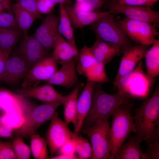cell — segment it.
Instances as JSON below:
<instances>
[{
    "label": "cell",
    "instance_id": "13",
    "mask_svg": "<svg viewBox=\"0 0 159 159\" xmlns=\"http://www.w3.org/2000/svg\"><path fill=\"white\" fill-rule=\"evenodd\" d=\"M57 70V63L52 57L46 56L30 68L23 80L21 86L25 88L41 81L45 82Z\"/></svg>",
    "mask_w": 159,
    "mask_h": 159
},
{
    "label": "cell",
    "instance_id": "21",
    "mask_svg": "<svg viewBox=\"0 0 159 159\" xmlns=\"http://www.w3.org/2000/svg\"><path fill=\"white\" fill-rule=\"evenodd\" d=\"M64 6L74 29L91 25L110 13L108 11L104 12L76 11L74 9L72 5H66Z\"/></svg>",
    "mask_w": 159,
    "mask_h": 159
},
{
    "label": "cell",
    "instance_id": "25",
    "mask_svg": "<svg viewBox=\"0 0 159 159\" xmlns=\"http://www.w3.org/2000/svg\"><path fill=\"white\" fill-rule=\"evenodd\" d=\"M151 48L148 50L145 56L146 73L150 81L154 82L159 74V39H156Z\"/></svg>",
    "mask_w": 159,
    "mask_h": 159
},
{
    "label": "cell",
    "instance_id": "16",
    "mask_svg": "<svg viewBox=\"0 0 159 159\" xmlns=\"http://www.w3.org/2000/svg\"><path fill=\"white\" fill-rule=\"evenodd\" d=\"M16 50L27 62L29 69L39 60L47 56L46 52L42 46L32 35L24 34L22 39Z\"/></svg>",
    "mask_w": 159,
    "mask_h": 159
},
{
    "label": "cell",
    "instance_id": "49",
    "mask_svg": "<svg viewBox=\"0 0 159 159\" xmlns=\"http://www.w3.org/2000/svg\"><path fill=\"white\" fill-rule=\"evenodd\" d=\"M5 10L3 5L0 2V13L4 11Z\"/></svg>",
    "mask_w": 159,
    "mask_h": 159
},
{
    "label": "cell",
    "instance_id": "18",
    "mask_svg": "<svg viewBox=\"0 0 159 159\" xmlns=\"http://www.w3.org/2000/svg\"><path fill=\"white\" fill-rule=\"evenodd\" d=\"M148 47L141 44L131 45L124 52L114 82L133 70L145 57Z\"/></svg>",
    "mask_w": 159,
    "mask_h": 159
},
{
    "label": "cell",
    "instance_id": "37",
    "mask_svg": "<svg viewBox=\"0 0 159 159\" xmlns=\"http://www.w3.org/2000/svg\"><path fill=\"white\" fill-rule=\"evenodd\" d=\"M11 143L0 140V159H16Z\"/></svg>",
    "mask_w": 159,
    "mask_h": 159
},
{
    "label": "cell",
    "instance_id": "48",
    "mask_svg": "<svg viewBox=\"0 0 159 159\" xmlns=\"http://www.w3.org/2000/svg\"><path fill=\"white\" fill-rule=\"evenodd\" d=\"M84 0H75V3L73 6L74 7H77L80 5Z\"/></svg>",
    "mask_w": 159,
    "mask_h": 159
},
{
    "label": "cell",
    "instance_id": "2",
    "mask_svg": "<svg viewBox=\"0 0 159 159\" xmlns=\"http://www.w3.org/2000/svg\"><path fill=\"white\" fill-rule=\"evenodd\" d=\"M133 117L135 125V138L140 144L146 141L159 124V84L149 98L138 108L134 109Z\"/></svg>",
    "mask_w": 159,
    "mask_h": 159
},
{
    "label": "cell",
    "instance_id": "3",
    "mask_svg": "<svg viewBox=\"0 0 159 159\" xmlns=\"http://www.w3.org/2000/svg\"><path fill=\"white\" fill-rule=\"evenodd\" d=\"M132 105L130 102L123 103L115 108L112 112L111 159H112L118 148L124 143L130 133L135 132V125L131 114Z\"/></svg>",
    "mask_w": 159,
    "mask_h": 159
},
{
    "label": "cell",
    "instance_id": "14",
    "mask_svg": "<svg viewBox=\"0 0 159 159\" xmlns=\"http://www.w3.org/2000/svg\"><path fill=\"white\" fill-rule=\"evenodd\" d=\"M59 21V17L54 13L48 14L33 35L46 52L53 48L60 34L58 30Z\"/></svg>",
    "mask_w": 159,
    "mask_h": 159
},
{
    "label": "cell",
    "instance_id": "8",
    "mask_svg": "<svg viewBox=\"0 0 159 159\" xmlns=\"http://www.w3.org/2000/svg\"><path fill=\"white\" fill-rule=\"evenodd\" d=\"M105 66L96 59L90 47L85 45L78 53L76 71L85 76L87 80L100 84L110 82Z\"/></svg>",
    "mask_w": 159,
    "mask_h": 159
},
{
    "label": "cell",
    "instance_id": "38",
    "mask_svg": "<svg viewBox=\"0 0 159 159\" xmlns=\"http://www.w3.org/2000/svg\"><path fill=\"white\" fill-rule=\"evenodd\" d=\"M159 159V141L147 145L145 152L143 153L142 159Z\"/></svg>",
    "mask_w": 159,
    "mask_h": 159
},
{
    "label": "cell",
    "instance_id": "26",
    "mask_svg": "<svg viewBox=\"0 0 159 159\" xmlns=\"http://www.w3.org/2000/svg\"><path fill=\"white\" fill-rule=\"evenodd\" d=\"M59 23L58 26L59 34L75 49H77L74 33V28L64 5L59 4Z\"/></svg>",
    "mask_w": 159,
    "mask_h": 159
},
{
    "label": "cell",
    "instance_id": "33",
    "mask_svg": "<svg viewBox=\"0 0 159 159\" xmlns=\"http://www.w3.org/2000/svg\"><path fill=\"white\" fill-rule=\"evenodd\" d=\"M105 1V0H84L79 6L73 8L76 11H98L97 10L101 8Z\"/></svg>",
    "mask_w": 159,
    "mask_h": 159
},
{
    "label": "cell",
    "instance_id": "51",
    "mask_svg": "<svg viewBox=\"0 0 159 159\" xmlns=\"http://www.w3.org/2000/svg\"><path fill=\"white\" fill-rule=\"evenodd\" d=\"M1 114V112H0V115Z\"/></svg>",
    "mask_w": 159,
    "mask_h": 159
},
{
    "label": "cell",
    "instance_id": "20",
    "mask_svg": "<svg viewBox=\"0 0 159 159\" xmlns=\"http://www.w3.org/2000/svg\"><path fill=\"white\" fill-rule=\"evenodd\" d=\"M95 83L87 80L81 94L78 98L77 123L74 127V133L75 134H78L81 131L84 120L90 110Z\"/></svg>",
    "mask_w": 159,
    "mask_h": 159
},
{
    "label": "cell",
    "instance_id": "40",
    "mask_svg": "<svg viewBox=\"0 0 159 159\" xmlns=\"http://www.w3.org/2000/svg\"><path fill=\"white\" fill-rule=\"evenodd\" d=\"M58 150L59 155L74 154L75 145L72 138L65 142Z\"/></svg>",
    "mask_w": 159,
    "mask_h": 159
},
{
    "label": "cell",
    "instance_id": "27",
    "mask_svg": "<svg viewBox=\"0 0 159 159\" xmlns=\"http://www.w3.org/2000/svg\"><path fill=\"white\" fill-rule=\"evenodd\" d=\"M12 13L16 18L19 29L24 34H27L36 20L29 12L17 3L11 5Z\"/></svg>",
    "mask_w": 159,
    "mask_h": 159
},
{
    "label": "cell",
    "instance_id": "15",
    "mask_svg": "<svg viewBox=\"0 0 159 159\" xmlns=\"http://www.w3.org/2000/svg\"><path fill=\"white\" fill-rule=\"evenodd\" d=\"M29 70L26 60L16 50L7 59L0 81L8 85L16 84L23 79Z\"/></svg>",
    "mask_w": 159,
    "mask_h": 159
},
{
    "label": "cell",
    "instance_id": "39",
    "mask_svg": "<svg viewBox=\"0 0 159 159\" xmlns=\"http://www.w3.org/2000/svg\"><path fill=\"white\" fill-rule=\"evenodd\" d=\"M37 6L41 14H47L51 13L56 4L53 0H37Z\"/></svg>",
    "mask_w": 159,
    "mask_h": 159
},
{
    "label": "cell",
    "instance_id": "24",
    "mask_svg": "<svg viewBox=\"0 0 159 159\" xmlns=\"http://www.w3.org/2000/svg\"><path fill=\"white\" fill-rule=\"evenodd\" d=\"M140 144L135 136L130 137L127 142L118 148L112 159H142L143 153Z\"/></svg>",
    "mask_w": 159,
    "mask_h": 159
},
{
    "label": "cell",
    "instance_id": "41",
    "mask_svg": "<svg viewBox=\"0 0 159 159\" xmlns=\"http://www.w3.org/2000/svg\"><path fill=\"white\" fill-rule=\"evenodd\" d=\"M90 48L96 59L104 65L112 60L104 54L94 44Z\"/></svg>",
    "mask_w": 159,
    "mask_h": 159
},
{
    "label": "cell",
    "instance_id": "23",
    "mask_svg": "<svg viewBox=\"0 0 159 159\" xmlns=\"http://www.w3.org/2000/svg\"><path fill=\"white\" fill-rule=\"evenodd\" d=\"M80 88V84L79 83L71 92L65 96L62 104L64 108V121L67 124L72 123L74 127L77 123V103Z\"/></svg>",
    "mask_w": 159,
    "mask_h": 159
},
{
    "label": "cell",
    "instance_id": "11",
    "mask_svg": "<svg viewBox=\"0 0 159 159\" xmlns=\"http://www.w3.org/2000/svg\"><path fill=\"white\" fill-rule=\"evenodd\" d=\"M107 7L110 13L124 15L126 17L133 20L151 24L159 27V11L153 10L145 6L123 5L107 3Z\"/></svg>",
    "mask_w": 159,
    "mask_h": 159
},
{
    "label": "cell",
    "instance_id": "30",
    "mask_svg": "<svg viewBox=\"0 0 159 159\" xmlns=\"http://www.w3.org/2000/svg\"><path fill=\"white\" fill-rule=\"evenodd\" d=\"M72 139L75 145V152L80 159H93V150L89 141L78 134L74 133Z\"/></svg>",
    "mask_w": 159,
    "mask_h": 159
},
{
    "label": "cell",
    "instance_id": "5",
    "mask_svg": "<svg viewBox=\"0 0 159 159\" xmlns=\"http://www.w3.org/2000/svg\"><path fill=\"white\" fill-rule=\"evenodd\" d=\"M113 83L117 91L125 93L129 96L142 98L148 95L154 82L144 72L141 61L132 71Z\"/></svg>",
    "mask_w": 159,
    "mask_h": 159
},
{
    "label": "cell",
    "instance_id": "19",
    "mask_svg": "<svg viewBox=\"0 0 159 159\" xmlns=\"http://www.w3.org/2000/svg\"><path fill=\"white\" fill-rule=\"evenodd\" d=\"M77 58H74L55 72L45 82L67 88L75 87L79 82L76 74Z\"/></svg>",
    "mask_w": 159,
    "mask_h": 159
},
{
    "label": "cell",
    "instance_id": "9",
    "mask_svg": "<svg viewBox=\"0 0 159 159\" xmlns=\"http://www.w3.org/2000/svg\"><path fill=\"white\" fill-rule=\"evenodd\" d=\"M118 22L129 39L138 44L148 46L152 44L158 34L156 27L148 23L126 17Z\"/></svg>",
    "mask_w": 159,
    "mask_h": 159
},
{
    "label": "cell",
    "instance_id": "28",
    "mask_svg": "<svg viewBox=\"0 0 159 159\" xmlns=\"http://www.w3.org/2000/svg\"><path fill=\"white\" fill-rule=\"evenodd\" d=\"M22 33L19 29L0 27V49L11 50L18 42Z\"/></svg>",
    "mask_w": 159,
    "mask_h": 159
},
{
    "label": "cell",
    "instance_id": "52",
    "mask_svg": "<svg viewBox=\"0 0 159 159\" xmlns=\"http://www.w3.org/2000/svg\"><path fill=\"white\" fill-rule=\"evenodd\" d=\"M1 49H0V51H1Z\"/></svg>",
    "mask_w": 159,
    "mask_h": 159
},
{
    "label": "cell",
    "instance_id": "42",
    "mask_svg": "<svg viewBox=\"0 0 159 159\" xmlns=\"http://www.w3.org/2000/svg\"><path fill=\"white\" fill-rule=\"evenodd\" d=\"M16 129L8 125H0V138L12 137L14 131Z\"/></svg>",
    "mask_w": 159,
    "mask_h": 159
},
{
    "label": "cell",
    "instance_id": "44",
    "mask_svg": "<svg viewBox=\"0 0 159 159\" xmlns=\"http://www.w3.org/2000/svg\"><path fill=\"white\" fill-rule=\"evenodd\" d=\"M159 141V125L158 124L150 134L149 138L145 141L147 145L155 141Z\"/></svg>",
    "mask_w": 159,
    "mask_h": 159
},
{
    "label": "cell",
    "instance_id": "22",
    "mask_svg": "<svg viewBox=\"0 0 159 159\" xmlns=\"http://www.w3.org/2000/svg\"><path fill=\"white\" fill-rule=\"evenodd\" d=\"M52 57L57 63L62 66L74 58H77V49L72 45L60 34L58 36L53 47Z\"/></svg>",
    "mask_w": 159,
    "mask_h": 159
},
{
    "label": "cell",
    "instance_id": "31",
    "mask_svg": "<svg viewBox=\"0 0 159 159\" xmlns=\"http://www.w3.org/2000/svg\"><path fill=\"white\" fill-rule=\"evenodd\" d=\"M11 143L16 159L30 158L31 152L30 148L24 143L21 137H16Z\"/></svg>",
    "mask_w": 159,
    "mask_h": 159
},
{
    "label": "cell",
    "instance_id": "1",
    "mask_svg": "<svg viewBox=\"0 0 159 159\" xmlns=\"http://www.w3.org/2000/svg\"><path fill=\"white\" fill-rule=\"evenodd\" d=\"M101 84L95 83L91 107L82 128L93 125L100 120L108 121L115 108L123 103L130 102V96L127 94L117 91L115 94H108L102 90Z\"/></svg>",
    "mask_w": 159,
    "mask_h": 159
},
{
    "label": "cell",
    "instance_id": "36",
    "mask_svg": "<svg viewBox=\"0 0 159 159\" xmlns=\"http://www.w3.org/2000/svg\"><path fill=\"white\" fill-rule=\"evenodd\" d=\"M37 0H19L17 3L23 9L30 13L36 19H42L38 11L37 6Z\"/></svg>",
    "mask_w": 159,
    "mask_h": 159
},
{
    "label": "cell",
    "instance_id": "6",
    "mask_svg": "<svg viewBox=\"0 0 159 159\" xmlns=\"http://www.w3.org/2000/svg\"><path fill=\"white\" fill-rule=\"evenodd\" d=\"M81 131L90 139L93 159H111L110 127L108 120L99 121L93 125L82 128Z\"/></svg>",
    "mask_w": 159,
    "mask_h": 159
},
{
    "label": "cell",
    "instance_id": "46",
    "mask_svg": "<svg viewBox=\"0 0 159 159\" xmlns=\"http://www.w3.org/2000/svg\"><path fill=\"white\" fill-rule=\"evenodd\" d=\"M0 2L3 5L5 9L8 12L12 13L10 0H0Z\"/></svg>",
    "mask_w": 159,
    "mask_h": 159
},
{
    "label": "cell",
    "instance_id": "47",
    "mask_svg": "<svg viewBox=\"0 0 159 159\" xmlns=\"http://www.w3.org/2000/svg\"><path fill=\"white\" fill-rule=\"evenodd\" d=\"M53 1L57 4H62L64 5H73V2L72 0H53Z\"/></svg>",
    "mask_w": 159,
    "mask_h": 159
},
{
    "label": "cell",
    "instance_id": "45",
    "mask_svg": "<svg viewBox=\"0 0 159 159\" xmlns=\"http://www.w3.org/2000/svg\"><path fill=\"white\" fill-rule=\"evenodd\" d=\"M52 159H78L74 154H62L59 155L52 157L49 158Z\"/></svg>",
    "mask_w": 159,
    "mask_h": 159
},
{
    "label": "cell",
    "instance_id": "12",
    "mask_svg": "<svg viewBox=\"0 0 159 159\" xmlns=\"http://www.w3.org/2000/svg\"><path fill=\"white\" fill-rule=\"evenodd\" d=\"M50 120L45 135L52 157L64 144L72 138L74 133L69 128L68 124L58 117L57 113Z\"/></svg>",
    "mask_w": 159,
    "mask_h": 159
},
{
    "label": "cell",
    "instance_id": "50",
    "mask_svg": "<svg viewBox=\"0 0 159 159\" xmlns=\"http://www.w3.org/2000/svg\"><path fill=\"white\" fill-rule=\"evenodd\" d=\"M15 1H16L17 2H18L19 0H15Z\"/></svg>",
    "mask_w": 159,
    "mask_h": 159
},
{
    "label": "cell",
    "instance_id": "7",
    "mask_svg": "<svg viewBox=\"0 0 159 159\" xmlns=\"http://www.w3.org/2000/svg\"><path fill=\"white\" fill-rule=\"evenodd\" d=\"M61 102L34 105L21 126L14 132L16 137H30L43 124L50 120Z\"/></svg>",
    "mask_w": 159,
    "mask_h": 159
},
{
    "label": "cell",
    "instance_id": "10",
    "mask_svg": "<svg viewBox=\"0 0 159 159\" xmlns=\"http://www.w3.org/2000/svg\"><path fill=\"white\" fill-rule=\"evenodd\" d=\"M34 104L17 93L0 88V112L25 120Z\"/></svg>",
    "mask_w": 159,
    "mask_h": 159
},
{
    "label": "cell",
    "instance_id": "43",
    "mask_svg": "<svg viewBox=\"0 0 159 159\" xmlns=\"http://www.w3.org/2000/svg\"><path fill=\"white\" fill-rule=\"evenodd\" d=\"M11 51L1 50L0 51V80L4 72L6 62L10 56Z\"/></svg>",
    "mask_w": 159,
    "mask_h": 159
},
{
    "label": "cell",
    "instance_id": "34",
    "mask_svg": "<svg viewBox=\"0 0 159 159\" xmlns=\"http://www.w3.org/2000/svg\"><path fill=\"white\" fill-rule=\"evenodd\" d=\"M159 0H110L108 3L121 5L145 6L151 8Z\"/></svg>",
    "mask_w": 159,
    "mask_h": 159
},
{
    "label": "cell",
    "instance_id": "32",
    "mask_svg": "<svg viewBox=\"0 0 159 159\" xmlns=\"http://www.w3.org/2000/svg\"><path fill=\"white\" fill-rule=\"evenodd\" d=\"M94 44L104 54L111 60L116 54L120 52L119 47L111 43L96 39Z\"/></svg>",
    "mask_w": 159,
    "mask_h": 159
},
{
    "label": "cell",
    "instance_id": "4",
    "mask_svg": "<svg viewBox=\"0 0 159 159\" xmlns=\"http://www.w3.org/2000/svg\"><path fill=\"white\" fill-rule=\"evenodd\" d=\"M113 14L109 13L91 25L97 39L117 46L120 52H124L132 45L118 21H115Z\"/></svg>",
    "mask_w": 159,
    "mask_h": 159
},
{
    "label": "cell",
    "instance_id": "29",
    "mask_svg": "<svg viewBox=\"0 0 159 159\" xmlns=\"http://www.w3.org/2000/svg\"><path fill=\"white\" fill-rule=\"evenodd\" d=\"M30 138V149L34 159L49 158L46 140L35 133L32 134Z\"/></svg>",
    "mask_w": 159,
    "mask_h": 159
},
{
    "label": "cell",
    "instance_id": "17",
    "mask_svg": "<svg viewBox=\"0 0 159 159\" xmlns=\"http://www.w3.org/2000/svg\"><path fill=\"white\" fill-rule=\"evenodd\" d=\"M16 92L25 98H34L43 103L58 102L63 103L65 98V96L56 90L52 84L47 83L41 85L22 88Z\"/></svg>",
    "mask_w": 159,
    "mask_h": 159
},
{
    "label": "cell",
    "instance_id": "35",
    "mask_svg": "<svg viewBox=\"0 0 159 159\" xmlns=\"http://www.w3.org/2000/svg\"><path fill=\"white\" fill-rule=\"evenodd\" d=\"M0 27L14 29H19L14 14L4 11L0 13Z\"/></svg>",
    "mask_w": 159,
    "mask_h": 159
}]
</instances>
